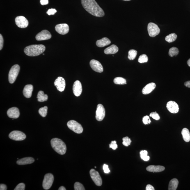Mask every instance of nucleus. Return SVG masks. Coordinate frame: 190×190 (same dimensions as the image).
<instances>
[{"label":"nucleus","mask_w":190,"mask_h":190,"mask_svg":"<svg viewBox=\"0 0 190 190\" xmlns=\"http://www.w3.org/2000/svg\"><path fill=\"white\" fill-rule=\"evenodd\" d=\"M81 2L85 10L92 15L97 17L105 15L103 10L95 0H81Z\"/></svg>","instance_id":"nucleus-1"},{"label":"nucleus","mask_w":190,"mask_h":190,"mask_svg":"<svg viewBox=\"0 0 190 190\" xmlns=\"http://www.w3.org/2000/svg\"><path fill=\"white\" fill-rule=\"evenodd\" d=\"M46 47L42 44H35L27 46L24 49V52L27 56H36L43 53Z\"/></svg>","instance_id":"nucleus-2"},{"label":"nucleus","mask_w":190,"mask_h":190,"mask_svg":"<svg viewBox=\"0 0 190 190\" xmlns=\"http://www.w3.org/2000/svg\"><path fill=\"white\" fill-rule=\"evenodd\" d=\"M51 144L52 148L58 154L63 155L66 152V145L62 140L59 138H53L51 140Z\"/></svg>","instance_id":"nucleus-3"},{"label":"nucleus","mask_w":190,"mask_h":190,"mask_svg":"<svg viewBox=\"0 0 190 190\" xmlns=\"http://www.w3.org/2000/svg\"><path fill=\"white\" fill-rule=\"evenodd\" d=\"M20 66L18 65H13L11 68L9 74V81L11 84L15 82L20 71Z\"/></svg>","instance_id":"nucleus-4"},{"label":"nucleus","mask_w":190,"mask_h":190,"mask_svg":"<svg viewBox=\"0 0 190 190\" xmlns=\"http://www.w3.org/2000/svg\"><path fill=\"white\" fill-rule=\"evenodd\" d=\"M67 125L69 129L76 134H81L83 132V129L82 126L75 120L69 121L67 122Z\"/></svg>","instance_id":"nucleus-5"},{"label":"nucleus","mask_w":190,"mask_h":190,"mask_svg":"<svg viewBox=\"0 0 190 190\" xmlns=\"http://www.w3.org/2000/svg\"><path fill=\"white\" fill-rule=\"evenodd\" d=\"M54 180V177L52 174L48 173L44 176V179L43 182V187L45 190L50 189L52 186Z\"/></svg>","instance_id":"nucleus-6"},{"label":"nucleus","mask_w":190,"mask_h":190,"mask_svg":"<svg viewBox=\"0 0 190 190\" xmlns=\"http://www.w3.org/2000/svg\"><path fill=\"white\" fill-rule=\"evenodd\" d=\"M9 137L11 139L16 141H23L26 139V134L21 131H14L10 133L9 134Z\"/></svg>","instance_id":"nucleus-7"},{"label":"nucleus","mask_w":190,"mask_h":190,"mask_svg":"<svg viewBox=\"0 0 190 190\" xmlns=\"http://www.w3.org/2000/svg\"><path fill=\"white\" fill-rule=\"evenodd\" d=\"M148 31L150 36L154 38L159 34L160 30L157 25L150 23L148 24Z\"/></svg>","instance_id":"nucleus-8"},{"label":"nucleus","mask_w":190,"mask_h":190,"mask_svg":"<svg viewBox=\"0 0 190 190\" xmlns=\"http://www.w3.org/2000/svg\"><path fill=\"white\" fill-rule=\"evenodd\" d=\"M90 177L96 185L98 186L102 185V180L98 172L92 169L90 170Z\"/></svg>","instance_id":"nucleus-9"},{"label":"nucleus","mask_w":190,"mask_h":190,"mask_svg":"<svg viewBox=\"0 0 190 190\" xmlns=\"http://www.w3.org/2000/svg\"><path fill=\"white\" fill-rule=\"evenodd\" d=\"M105 115V110L104 106L102 104H98L96 111V119L98 121H101L103 120Z\"/></svg>","instance_id":"nucleus-10"},{"label":"nucleus","mask_w":190,"mask_h":190,"mask_svg":"<svg viewBox=\"0 0 190 190\" xmlns=\"http://www.w3.org/2000/svg\"><path fill=\"white\" fill-rule=\"evenodd\" d=\"M15 23L19 27L24 28L27 27L29 22L23 16H19L16 18Z\"/></svg>","instance_id":"nucleus-11"},{"label":"nucleus","mask_w":190,"mask_h":190,"mask_svg":"<svg viewBox=\"0 0 190 190\" xmlns=\"http://www.w3.org/2000/svg\"><path fill=\"white\" fill-rule=\"evenodd\" d=\"M90 65L92 70L98 73L103 72V67L101 63L95 60H92L90 62Z\"/></svg>","instance_id":"nucleus-12"},{"label":"nucleus","mask_w":190,"mask_h":190,"mask_svg":"<svg viewBox=\"0 0 190 190\" xmlns=\"http://www.w3.org/2000/svg\"><path fill=\"white\" fill-rule=\"evenodd\" d=\"M55 29L58 33L61 35H65L69 32L70 28L68 24L65 23L57 25Z\"/></svg>","instance_id":"nucleus-13"},{"label":"nucleus","mask_w":190,"mask_h":190,"mask_svg":"<svg viewBox=\"0 0 190 190\" xmlns=\"http://www.w3.org/2000/svg\"><path fill=\"white\" fill-rule=\"evenodd\" d=\"M54 85L58 91L61 92L63 91L65 86V79L62 77H58L55 81Z\"/></svg>","instance_id":"nucleus-14"},{"label":"nucleus","mask_w":190,"mask_h":190,"mask_svg":"<svg viewBox=\"0 0 190 190\" xmlns=\"http://www.w3.org/2000/svg\"><path fill=\"white\" fill-rule=\"evenodd\" d=\"M51 37L50 33L47 30H43L36 35V39L37 41H41L49 40Z\"/></svg>","instance_id":"nucleus-15"},{"label":"nucleus","mask_w":190,"mask_h":190,"mask_svg":"<svg viewBox=\"0 0 190 190\" xmlns=\"http://www.w3.org/2000/svg\"><path fill=\"white\" fill-rule=\"evenodd\" d=\"M73 90L74 95L76 97H79L81 95L83 89L80 82L77 80L74 82L73 88Z\"/></svg>","instance_id":"nucleus-16"},{"label":"nucleus","mask_w":190,"mask_h":190,"mask_svg":"<svg viewBox=\"0 0 190 190\" xmlns=\"http://www.w3.org/2000/svg\"><path fill=\"white\" fill-rule=\"evenodd\" d=\"M167 108L168 110L172 113H176L179 111V107L176 102L170 101L167 104Z\"/></svg>","instance_id":"nucleus-17"},{"label":"nucleus","mask_w":190,"mask_h":190,"mask_svg":"<svg viewBox=\"0 0 190 190\" xmlns=\"http://www.w3.org/2000/svg\"><path fill=\"white\" fill-rule=\"evenodd\" d=\"M7 114L10 118L17 119L19 117L20 112L19 109L17 107H13L8 110Z\"/></svg>","instance_id":"nucleus-18"},{"label":"nucleus","mask_w":190,"mask_h":190,"mask_svg":"<svg viewBox=\"0 0 190 190\" xmlns=\"http://www.w3.org/2000/svg\"><path fill=\"white\" fill-rule=\"evenodd\" d=\"M33 90V86L31 85H27L25 86L23 94L26 98H29L31 97Z\"/></svg>","instance_id":"nucleus-19"},{"label":"nucleus","mask_w":190,"mask_h":190,"mask_svg":"<svg viewBox=\"0 0 190 190\" xmlns=\"http://www.w3.org/2000/svg\"><path fill=\"white\" fill-rule=\"evenodd\" d=\"M156 85L155 83H148L142 90V93L143 95H147L151 93L156 88Z\"/></svg>","instance_id":"nucleus-20"},{"label":"nucleus","mask_w":190,"mask_h":190,"mask_svg":"<svg viewBox=\"0 0 190 190\" xmlns=\"http://www.w3.org/2000/svg\"><path fill=\"white\" fill-rule=\"evenodd\" d=\"M147 171L153 173H158L164 171L165 170L164 167L161 166H149L146 168Z\"/></svg>","instance_id":"nucleus-21"},{"label":"nucleus","mask_w":190,"mask_h":190,"mask_svg":"<svg viewBox=\"0 0 190 190\" xmlns=\"http://www.w3.org/2000/svg\"><path fill=\"white\" fill-rule=\"evenodd\" d=\"M35 159L31 157H27L19 159L17 161V163L19 165H25L31 164L34 162Z\"/></svg>","instance_id":"nucleus-22"},{"label":"nucleus","mask_w":190,"mask_h":190,"mask_svg":"<svg viewBox=\"0 0 190 190\" xmlns=\"http://www.w3.org/2000/svg\"><path fill=\"white\" fill-rule=\"evenodd\" d=\"M118 48L115 44H113L105 49L104 52L106 54H114L118 52Z\"/></svg>","instance_id":"nucleus-23"},{"label":"nucleus","mask_w":190,"mask_h":190,"mask_svg":"<svg viewBox=\"0 0 190 190\" xmlns=\"http://www.w3.org/2000/svg\"><path fill=\"white\" fill-rule=\"evenodd\" d=\"M111 43V41L107 38H104L101 40L97 41L96 45L99 47H103L109 45Z\"/></svg>","instance_id":"nucleus-24"},{"label":"nucleus","mask_w":190,"mask_h":190,"mask_svg":"<svg viewBox=\"0 0 190 190\" xmlns=\"http://www.w3.org/2000/svg\"><path fill=\"white\" fill-rule=\"evenodd\" d=\"M179 184L178 180L176 179H173L170 180L169 184L168 190H175L177 189Z\"/></svg>","instance_id":"nucleus-25"},{"label":"nucleus","mask_w":190,"mask_h":190,"mask_svg":"<svg viewBox=\"0 0 190 190\" xmlns=\"http://www.w3.org/2000/svg\"><path fill=\"white\" fill-rule=\"evenodd\" d=\"M183 138L184 141L187 142L190 141V133L188 129L184 128L182 131Z\"/></svg>","instance_id":"nucleus-26"},{"label":"nucleus","mask_w":190,"mask_h":190,"mask_svg":"<svg viewBox=\"0 0 190 190\" xmlns=\"http://www.w3.org/2000/svg\"><path fill=\"white\" fill-rule=\"evenodd\" d=\"M37 98L39 102H44L47 101L48 99V96L47 95H45L44 92L41 91L38 92Z\"/></svg>","instance_id":"nucleus-27"},{"label":"nucleus","mask_w":190,"mask_h":190,"mask_svg":"<svg viewBox=\"0 0 190 190\" xmlns=\"http://www.w3.org/2000/svg\"><path fill=\"white\" fill-rule=\"evenodd\" d=\"M177 35L175 33H172L167 36L165 38V40L169 43L173 42L176 40Z\"/></svg>","instance_id":"nucleus-28"},{"label":"nucleus","mask_w":190,"mask_h":190,"mask_svg":"<svg viewBox=\"0 0 190 190\" xmlns=\"http://www.w3.org/2000/svg\"><path fill=\"white\" fill-rule=\"evenodd\" d=\"M114 83L117 85H125L127 84V81L124 78L122 77H117L114 79Z\"/></svg>","instance_id":"nucleus-29"},{"label":"nucleus","mask_w":190,"mask_h":190,"mask_svg":"<svg viewBox=\"0 0 190 190\" xmlns=\"http://www.w3.org/2000/svg\"><path fill=\"white\" fill-rule=\"evenodd\" d=\"M137 54V51L134 49H131L129 51L128 58L130 60H134Z\"/></svg>","instance_id":"nucleus-30"},{"label":"nucleus","mask_w":190,"mask_h":190,"mask_svg":"<svg viewBox=\"0 0 190 190\" xmlns=\"http://www.w3.org/2000/svg\"><path fill=\"white\" fill-rule=\"evenodd\" d=\"M140 157L142 159L147 161L150 159L149 156H148V152L146 150H142L140 152Z\"/></svg>","instance_id":"nucleus-31"},{"label":"nucleus","mask_w":190,"mask_h":190,"mask_svg":"<svg viewBox=\"0 0 190 190\" xmlns=\"http://www.w3.org/2000/svg\"><path fill=\"white\" fill-rule=\"evenodd\" d=\"M179 51L177 48L175 47H172L169 51V55L170 57L176 56L179 54Z\"/></svg>","instance_id":"nucleus-32"},{"label":"nucleus","mask_w":190,"mask_h":190,"mask_svg":"<svg viewBox=\"0 0 190 190\" xmlns=\"http://www.w3.org/2000/svg\"><path fill=\"white\" fill-rule=\"evenodd\" d=\"M48 107L45 106L44 107L41 108L39 110L38 112L39 114L43 117H45L47 114Z\"/></svg>","instance_id":"nucleus-33"},{"label":"nucleus","mask_w":190,"mask_h":190,"mask_svg":"<svg viewBox=\"0 0 190 190\" xmlns=\"http://www.w3.org/2000/svg\"><path fill=\"white\" fill-rule=\"evenodd\" d=\"M148 56L145 54L141 55L139 57L138 59V61L140 63H147L148 61Z\"/></svg>","instance_id":"nucleus-34"},{"label":"nucleus","mask_w":190,"mask_h":190,"mask_svg":"<svg viewBox=\"0 0 190 190\" xmlns=\"http://www.w3.org/2000/svg\"><path fill=\"white\" fill-rule=\"evenodd\" d=\"M122 141H123L122 144L126 147H128L129 145H130L131 142H132L130 138L128 137H126L122 138Z\"/></svg>","instance_id":"nucleus-35"},{"label":"nucleus","mask_w":190,"mask_h":190,"mask_svg":"<svg viewBox=\"0 0 190 190\" xmlns=\"http://www.w3.org/2000/svg\"><path fill=\"white\" fill-rule=\"evenodd\" d=\"M74 189L75 190H85L84 186L79 182H76L74 185Z\"/></svg>","instance_id":"nucleus-36"},{"label":"nucleus","mask_w":190,"mask_h":190,"mask_svg":"<svg viewBox=\"0 0 190 190\" xmlns=\"http://www.w3.org/2000/svg\"><path fill=\"white\" fill-rule=\"evenodd\" d=\"M150 116L152 117L153 118L156 120H159L160 118V117L159 115L156 113V112L151 113Z\"/></svg>","instance_id":"nucleus-37"},{"label":"nucleus","mask_w":190,"mask_h":190,"mask_svg":"<svg viewBox=\"0 0 190 190\" xmlns=\"http://www.w3.org/2000/svg\"><path fill=\"white\" fill-rule=\"evenodd\" d=\"M143 123L145 124V125L150 124L151 122L149 117L148 116V115H146V116L143 117Z\"/></svg>","instance_id":"nucleus-38"},{"label":"nucleus","mask_w":190,"mask_h":190,"mask_svg":"<svg viewBox=\"0 0 190 190\" xmlns=\"http://www.w3.org/2000/svg\"><path fill=\"white\" fill-rule=\"evenodd\" d=\"M25 188V184L22 183L18 184L14 190H24Z\"/></svg>","instance_id":"nucleus-39"},{"label":"nucleus","mask_w":190,"mask_h":190,"mask_svg":"<svg viewBox=\"0 0 190 190\" xmlns=\"http://www.w3.org/2000/svg\"><path fill=\"white\" fill-rule=\"evenodd\" d=\"M110 148H111L113 150H115L118 148V145L117 144V142L115 141H111L110 144H109Z\"/></svg>","instance_id":"nucleus-40"},{"label":"nucleus","mask_w":190,"mask_h":190,"mask_svg":"<svg viewBox=\"0 0 190 190\" xmlns=\"http://www.w3.org/2000/svg\"><path fill=\"white\" fill-rule=\"evenodd\" d=\"M57 12V11L54 9H50L48 10L47 12V14L48 15H54Z\"/></svg>","instance_id":"nucleus-41"},{"label":"nucleus","mask_w":190,"mask_h":190,"mask_svg":"<svg viewBox=\"0 0 190 190\" xmlns=\"http://www.w3.org/2000/svg\"><path fill=\"white\" fill-rule=\"evenodd\" d=\"M103 169L105 173L106 174L109 173L110 172V170L109 168V166L108 165L104 164L103 166Z\"/></svg>","instance_id":"nucleus-42"},{"label":"nucleus","mask_w":190,"mask_h":190,"mask_svg":"<svg viewBox=\"0 0 190 190\" xmlns=\"http://www.w3.org/2000/svg\"><path fill=\"white\" fill-rule=\"evenodd\" d=\"M4 44V40L2 36L0 35V50L2 49Z\"/></svg>","instance_id":"nucleus-43"},{"label":"nucleus","mask_w":190,"mask_h":190,"mask_svg":"<svg viewBox=\"0 0 190 190\" xmlns=\"http://www.w3.org/2000/svg\"><path fill=\"white\" fill-rule=\"evenodd\" d=\"M48 3V0H40V3L42 5H47Z\"/></svg>","instance_id":"nucleus-44"},{"label":"nucleus","mask_w":190,"mask_h":190,"mask_svg":"<svg viewBox=\"0 0 190 190\" xmlns=\"http://www.w3.org/2000/svg\"><path fill=\"white\" fill-rule=\"evenodd\" d=\"M7 189L6 186L4 184H0V190H6Z\"/></svg>","instance_id":"nucleus-45"},{"label":"nucleus","mask_w":190,"mask_h":190,"mask_svg":"<svg viewBox=\"0 0 190 190\" xmlns=\"http://www.w3.org/2000/svg\"><path fill=\"white\" fill-rule=\"evenodd\" d=\"M146 190H154V188L150 184H148L146 187Z\"/></svg>","instance_id":"nucleus-46"},{"label":"nucleus","mask_w":190,"mask_h":190,"mask_svg":"<svg viewBox=\"0 0 190 190\" xmlns=\"http://www.w3.org/2000/svg\"><path fill=\"white\" fill-rule=\"evenodd\" d=\"M184 86L187 88H190V81L186 82L184 83Z\"/></svg>","instance_id":"nucleus-47"},{"label":"nucleus","mask_w":190,"mask_h":190,"mask_svg":"<svg viewBox=\"0 0 190 190\" xmlns=\"http://www.w3.org/2000/svg\"><path fill=\"white\" fill-rule=\"evenodd\" d=\"M66 190V189H65V188L64 187H63V186H61V187H60L59 188V189H58V190Z\"/></svg>","instance_id":"nucleus-48"},{"label":"nucleus","mask_w":190,"mask_h":190,"mask_svg":"<svg viewBox=\"0 0 190 190\" xmlns=\"http://www.w3.org/2000/svg\"><path fill=\"white\" fill-rule=\"evenodd\" d=\"M187 63L188 65H189V67H190V58L188 60Z\"/></svg>","instance_id":"nucleus-49"},{"label":"nucleus","mask_w":190,"mask_h":190,"mask_svg":"<svg viewBox=\"0 0 190 190\" xmlns=\"http://www.w3.org/2000/svg\"><path fill=\"white\" fill-rule=\"evenodd\" d=\"M123 1H131V0H123Z\"/></svg>","instance_id":"nucleus-50"}]
</instances>
